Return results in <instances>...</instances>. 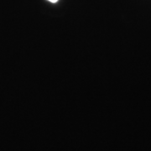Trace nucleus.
<instances>
[{
    "label": "nucleus",
    "instance_id": "f257e3e1",
    "mask_svg": "<svg viewBox=\"0 0 151 151\" xmlns=\"http://www.w3.org/2000/svg\"><path fill=\"white\" fill-rule=\"evenodd\" d=\"M48 1H50V2H51V3H56L58 0H48Z\"/></svg>",
    "mask_w": 151,
    "mask_h": 151
}]
</instances>
